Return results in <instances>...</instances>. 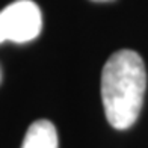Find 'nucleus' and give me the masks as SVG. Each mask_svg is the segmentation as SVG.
Returning <instances> with one entry per match:
<instances>
[{"instance_id": "nucleus-1", "label": "nucleus", "mask_w": 148, "mask_h": 148, "mask_svg": "<svg viewBox=\"0 0 148 148\" xmlns=\"http://www.w3.org/2000/svg\"><path fill=\"white\" fill-rule=\"evenodd\" d=\"M145 88V65L136 51L119 50L107 59L101 73V100L113 129L125 130L136 123Z\"/></svg>"}, {"instance_id": "nucleus-2", "label": "nucleus", "mask_w": 148, "mask_h": 148, "mask_svg": "<svg viewBox=\"0 0 148 148\" xmlns=\"http://www.w3.org/2000/svg\"><path fill=\"white\" fill-rule=\"evenodd\" d=\"M42 27V15L32 0H17L0 11V42H27L35 39Z\"/></svg>"}, {"instance_id": "nucleus-3", "label": "nucleus", "mask_w": 148, "mask_h": 148, "mask_svg": "<svg viewBox=\"0 0 148 148\" xmlns=\"http://www.w3.org/2000/svg\"><path fill=\"white\" fill-rule=\"evenodd\" d=\"M21 148H59L58 133L49 119H38L29 125Z\"/></svg>"}, {"instance_id": "nucleus-4", "label": "nucleus", "mask_w": 148, "mask_h": 148, "mask_svg": "<svg viewBox=\"0 0 148 148\" xmlns=\"http://www.w3.org/2000/svg\"><path fill=\"white\" fill-rule=\"evenodd\" d=\"M92 2H98V3H106V2H115V0H92Z\"/></svg>"}]
</instances>
